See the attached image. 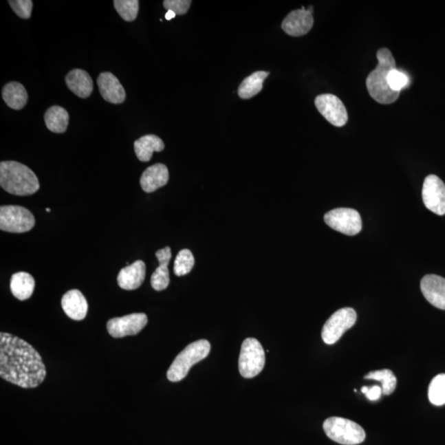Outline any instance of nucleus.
<instances>
[{
    "instance_id": "nucleus-1",
    "label": "nucleus",
    "mask_w": 445,
    "mask_h": 445,
    "mask_svg": "<svg viewBox=\"0 0 445 445\" xmlns=\"http://www.w3.org/2000/svg\"><path fill=\"white\" fill-rule=\"evenodd\" d=\"M47 369L30 344L6 332L0 334V377L23 389L43 384Z\"/></svg>"
},
{
    "instance_id": "nucleus-2",
    "label": "nucleus",
    "mask_w": 445,
    "mask_h": 445,
    "mask_svg": "<svg viewBox=\"0 0 445 445\" xmlns=\"http://www.w3.org/2000/svg\"><path fill=\"white\" fill-rule=\"evenodd\" d=\"M378 64L366 80L369 94L381 104H391L397 101L400 91H393L389 85V74L396 69V61L388 48H381L377 52Z\"/></svg>"
},
{
    "instance_id": "nucleus-3",
    "label": "nucleus",
    "mask_w": 445,
    "mask_h": 445,
    "mask_svg": "<svg viewBox=\"0 0 445 445\" xmlns=\"http://www.w3.org/2000/svg\"><path fill=\"white\" fill-rule=\"evenodd\" d=\"M0 186L7 193L15 195H30L40 188L34 172L28 166L16 161H4L0 164Z\"/></svg>"
},
{
    "instance_id": "nucleus-4",
    "label": "nucleus",
    "mask_w": 445,
    "mask_h": 445,
    "mask_svg": "<svg viewBox=\"0 0 445 445\" xmlns=\"http://www.w3.org/2000/svg\"><path fill=\"white\" fill-rule=\"evenodd\" d=\"M210 344L206 340H199L191 343L179 354L170 366L167 377L171 382L183 380L195 364L210 354Z\"/></svg>"
},
{
    "instance_id": "nucleus-5",
    "label": "nucleus",
    "mask_w": 445,
    "mask_h": 445,
    "mask_svg": "<svg viewBox=\"0 0 445 445\" xmlns=\"http://www.w3.org/2000/svg\"><path fill=\"white\" fill-rule=\"evenodd\" d=\"M328 438L343 445H356L364 442L365 432L360 425L343 417H330L323 423Z\"/></svg>"
},
{
    "instance_id": "nucleus-6",
    "label": "nucleus",
    "mask_w": 445,
    "mask_h": 445,
    "mask_svg": "<svg viewBox=\"0 0 445 445\" xmlns=\"http://www.w3.org/2000/svg\"><path fill=\"white\" fill-rule=\"evenodd\" d=\"M265 361L263 346L255 338L244 340L239 360L241 376L246 378H254L263 371Z\"/></svg>"
},
{
    "instance_id": "nucleus-7",
    "label": "nucleus",
    "mask_w": 445,
    "mask_h": 445,
    "mask_svg": "<svg viewBox=\"0 0 445 445\" xmlns=\"http://www.w3.org/2000/svg\"><path fill=\"white\" fill-rule=\"evenodd\" d=\"M36 220L32 212L19 206L0 207V230L4 232L23 234L35 226Z\"/></svg>"
},
{
    "instance_id": "nucleus-8",
    "label": "nucleus",
    "mask_w": 445,
    "mask_h": 445,
    "mask_svg": "<svg viewBox=\"0 0 445 445\" xmlns=\"http://www.w3.org/2000/svg\"><path fill=\"white\" fill-rule=\"evenodd\" d=\"M356 312L351 307H343L328 318L323 327L322 338L327 345L338 343L345 332L355 325Z\"/></svg>"
},
{
    "instance_id": "nucleus-9",
    "label": "nucleus",
    "mask_w": 445,
    "mask_h": 445,
    "mask_svg": "<svg viewBox=\"0 0 445 445\" xmlns=\"http://www.w3.org/2000/svg\"><path fill=\"white\" fill-rule=\"evenodd\" d=\"M328 226L342 234L353 236L362 230V219L359 212L351 208H338L324 216Z\"/></svg>"
},
{
    "instance_id": "nucleus-10",
    "label": "nucleus",
    "mask_w": 445,
    "mask_h": 445,
    "mask_svg": "<svg viewBox=\"0 0 445 445\" xmlns=\"http://www.w3.org/2000/svg\"><path fill=\"white\" fill-rule=\"evenodd\" d=\"M315 106L323 118L334 126L342 127L347 124V108L336 96L329 94L319 95L315 99Z\"/></svg>"
},
{
    "instance_id": "nucleus-11",
    "label": "nucleus",
    "mask_w": 445,
    "mask_h": 445,
    "mask_svg": "<svg viewBox=\"0 0 445 445\" xmlns=\"http://www.w3.org/2000/svg\"><path fill=\"white\" fill-rule=\"evenodd\" d=\"M146 314H131L122 318H111L107 323V331L112 338H122L138 334L146 326Z\"/></svg>"
},
{
    "instance_id": "nucleus-12",
    "label": "nucleus",
    "mask_w": 445,
    "mask_h": 445,
    "mask_svg": "<svg viewBox=\"0 0 445 445\" xmlns=\"http://www.w3.org/2000/svg\"><path fill=\"white\" fill-rule=\"evenodd\" d=\"M422 198L428 210L438 215H445V185L439 177L429 175L426 177Z\"/></svg>"
},
{
    "instance_id": "nucleus-13",
    "label": "nucleus",
    "mask_w": 445,
    "mask_h": 445,
    "mask_svg": "<svg viewBox=\"0 0 445 445\" xmlns=\"http://www.w3.org/2000/svg\"><path fill=\"white\" fill-rule=\"evenodd\" d=\"M313 12L305 10H294L285 17L281 24L283 31L291 36H301L309 33L314 26Z\"/></svg>"
},
{
    "instance_id": "nucleus-14",
    "label": "nucleus",
    "mask_w": 445,
    "mask_h": 445,
    "mask_svg": "<svg viewBox=\"0 0 445 445\" xmlns=\"http://www.w3.org/2000/svg\"><path fill=\"white\" fill-rule=\"evenodd\" d=\"M422 292L431 305L445 310V279L436 274H426L421 281Z\"/></svg>"
},
{
    "instance_id": "nucleus-15",
    "label": "nucleus",
    "mask_w": 445,
    "mask_h": 445,
    "mask_svg": "<svg viewBox=\"0 0 445 445\" xmlns=\"http://www.w3.org/2000/svg\"><path fill=\"white\" fill-rule=\"evenodd\" d=\"M98 86L102 97L108 102L120 104L126 100V91L118 78L111 72L100 74L98 78Z\"/></svg>"
},
{
    "instance_id": "nucleus-16",
    "label": "nucleus",
    "mask_w": 445,
    "mask_h": 445,
    "mask_svg": "<svg viewBox=\"0 0 445 445\" xmlns=\"http://www.w3.org/2000/svg\"><path fill=\"white\" fill-rule=\"evenodd\" d=\"M61 306L69 318L81 321L88 313L89 305L84 294L80 290H72L61 299Z\"/></svg>"
},
{
    "instance_id": "nucleus-17",
    "label": "nucleus",
    "mask_w": 445,
    "mask_h": 445,
    "mask_svg": "<svg viewBox=\"0 0 445 445\" xmlns=\"http://www.w3.org/2000/svg\"><path fill=\"white\" fill-rule=\"evenodd\" d=\"M146 265L143 261H136L134 263L120 270L118 276V283L120 288L127 290H134L142 285Z\"/></svg>"
},
{
    "instance_id": "nucleus-18",
    "label": "nucleus",
    "mask_w": 445,
    "mask_h": 445,
    "mask_svg": "<svg viewBox=\"0 0 445 445\" xmlns=\"http://www.w3.org/2000/svg\"><path fill=\"white\" fill-rule=\"evenodd\" d=\"M169 179L167 166L157 164L149 167L143 173L140 177V186L145 193H151L167 184Z\"/></svg>"
},
{
    "instance_id": "nucleus-19",
    "label": "nucleus",
    "mask_w": 445,
    "mask_h": 445,
    "mask_svg": "<svg viewBox=\"0 0 445 445\" xmlns=\"http://www.w3.org/2000/svg\"><path fill=\"white\" fill-rule=\"evenodd\" d=\"M159 267L153 273L151 285L157 291L164 290L170 284L169 264L172 259L171 248L166 247L156 252Z\"/></svg>"
},
{
    "instance_id": "nucleus-20",
    "label": "nucleus",
    "mask_w": 445,
    "mask_h": 445,
    "mask_svg": "<svg viewBox=\"0 0 445 445\" xmlns=\"http://www.w3.org/2000/svg\"><path fill=\"white\" fill-rule=\"evenodd\" d=\"M65 83L70 91L81 98H89L93 93L94 82L85 70H72L65 77Z\"/></svg>"
},
{
    "instance_id": "nucleus-21",
    "label": "nucleus",
    "mask_w": 445,
    "mask_h": 445,
    "mask_svg": "<svg viewBox=\"0 0 445 445\" xmlns=\"http://www.w3.org/2000/svg\"><path fill=\"white\" fill-rule=\"evenodd\" d=\"M135 152L141 162H149L152 159L153 152H161L164 149V143L159 136L147 135L141 137L134 143Z\"/></svg>"
},
{
    "instance_id": "nucleus-22",
    "label": "nucleus",
    "mask_w": 445,
    "mask_h": 445,
    "mask_svg": "<svg viewBox=\"0 0 445 445\" xmlns=\"http://www.w3.org/2000/svg\"><path fill=\"white\" fill-rule=\"evenodd\" d=\"M35 289V280L30 274L18 272L12 274L10 290L14 296L21 301L31 298Z\"/></svg>"
},
{
    "instance_id": "nucleus-23",
    "label": "nucleus",
    "mask_w": 445,
    "mask_h": 445,
    "mask_svg": "<svg viewBox=\"0 0 445 445\" xmlns=\"http://www.w3.org/2000/svg\"><path fill=\"white\" fill-rule=\"evenodd\" d=\"M2 97L7 105L14 110L23 109L28 100L26 89L18 82H10L4 86Z\"/></svg>"
},
{
    "instance_id": "nucleus-24",
    "label": "nucleus",
    "mask_w": 445,
    "mask_h": 445,
    "mask_svg": "<svg viewBox=\"0 0 445 445\" xmlns=\"http://www.w3.org/2000/svg\"><path fill=\"white\" fill-rule=\"evenodd\" d=\"M45 123L49 131L57 134H62L67 130L69 116L65 108L53 106L45 111Z\"/></svg>"
},
{
    "instance_id": "nucleus-25",
    "label": "nucleus",
    "mask_w": 445,
    "mask_h": 445,
    "mask_svg": "<svg viewBox=\"0 0 445 445\" xmlns=\"http://www.w3.org/2000/svg\"><path fill=\"white\" fill-rule=\"evenodd\" d=\"M269 76V72H257L247 77L240 85L239 96L243 99H249L259 94L263 88V82Z\"/></svg>"
},
{
    "instance_id": "nucleus-26",
    "label": "nucleus",
    "mask_w": 445,
    "mask_h": 445,
    "mask_svg": "<svg viewBox=\"0 0 445 445\" xmlns=\"http://www.w3.org/2000/svg\"><path fill=\"white\" fill-rule=\"evenodd\" d=\"M365 380H372L382 382V393L392 394L397 387V378L389 369L376 370L365 376Z\"/></svg>"
},
{
    "instance_id": "nucleus-27",
    "label": "nucleus",
    "mask_w": 445,
    "mask_h": 445,
    "mask_svg": "<svg viewBox=\"0 0 445 445\" xmlns=\"http://www.w3.org/2000/svg\"><path fill=\"white\" fill-rule=\"evenodd\" d=\"M428 397L432 404L443 406L445 404V374L440 373L431 382Z\"/></svg>"
},
{
    "instance_id": "nucleus-28",
    "label": "nucleus",
    "mask_w": 445,
    "mask_h": 445,
    "mask_svg": "<svg viewBox=\"0 0 445 445\" xmlns=\"http://www.w3.org/2000/svg\"><path fill=\"white\" fill-rule=\"evenodd\" d=\"M114 7L122 19L127 22H133L138 15V0H115Z\"/></svg>"
},
{
    "instance_id": "nucleus-29",
    "label": "nucleus",
    "mask_w": 445,
    "mask_h": 445,
    "mask_svg": "<svg viewBox=\"0 0 445 445\" xmlns=\"http://www.w3.org/2000/svg\"><path fill=\"white\" fill-rule=\"evenodd\" d=\"M195 265V259L189 249H183L178 252L175 261H174V273L177 276H185L191 272Z\"/></svg>"
},
{
    "instance_id": "nucleus-30",
    "label": "nucleus",
    "mask_w": 445,
    "mask_h": 445,
    "mask_svg": "<svg viewBox=\"0 0 445 445\" xmlns=\"http://www.w3.org/2000/svg\"><path fill=\"white\" fill-rule=\"evenodd\" d=\"M12 10L23 19L31 18L33 2L32 0H10L8 1Z\"/></svg>"
},
{
    "instance_id": "nucleus-31",
    "label": "nucleus",
    "mask_w": 445,
    "mask_h": 445,
    "mask_svg": "<svg viewBox=\"0 0 445 445\" xmlns=\"http://www.w3.org/2000/svg\"><path fill=\"white\" fill-rule=\"evenodd\" d=\"M409 78L406 74L397 68L391 70L389 74V85L393 91H401L409 85Z\"/></svg>"
},
{
    "instance_id": "nucleus-32",
    "label": "nucleus",
    "mask_w": 445,
    "mask_h": 445,
    "mask_svg": "<svg viewBox=\"0 0 445 445\" xmlns=\"http://www.w3.org/2000/svg\"><path fill=\"white\" fill-rule=\"evenodd\" d=\"M191 0H165L164 7L166 10L175 12L176 15L186 14L189 10Z\"/></svg>"
},
{
    "instance_id": "nucleus-33",
    "label": "nucleus",
    "mask_w": 445,
    "mask_h": 445,
    "mask_svg": "<svg viewBox=\"0 0 445 445\" xmlns=\"http://www.w3.org/2000/svg\"><path fill=\"white\" fill-rule=\"evenodd\" d=\"M361 392L365 394L366 398L370 401H378V399H380L382 393V390L380 386H373V387H363L361 389Z\"/></svg>"
},
{
    "instance_id": "nucleus-34",
    "label": "nucleus",
    "mask_w": 445,
    "mask_h": 445,
    "mask_svg": "<svg viewBox=\"0 0 445 445\" xmlns=\"http://www.w3.org/2000/svg\"><path fill=\"white\" fill-rule=\"evenodd\" d=\"M175 17H176L175 12H173L171 10H169L167 12V14H165L166 20H169V21L175 18Z\"/></svg>"
},
{
    "instance_id": "nucleus-35",
    "label": "nucleus",
    "mask_w": 445,
    "mask_h": 445,
    "mask_svg": "<svg viewBox=\"0 0 445 445\" xmlns=\"http://www.w3.org/2000/svg\"><path fill=\"white\" fill-rule=\"evenodd\" d=\"M47 212H51V209H49V208H47Z\"/></svg>"
}]
</instances>
